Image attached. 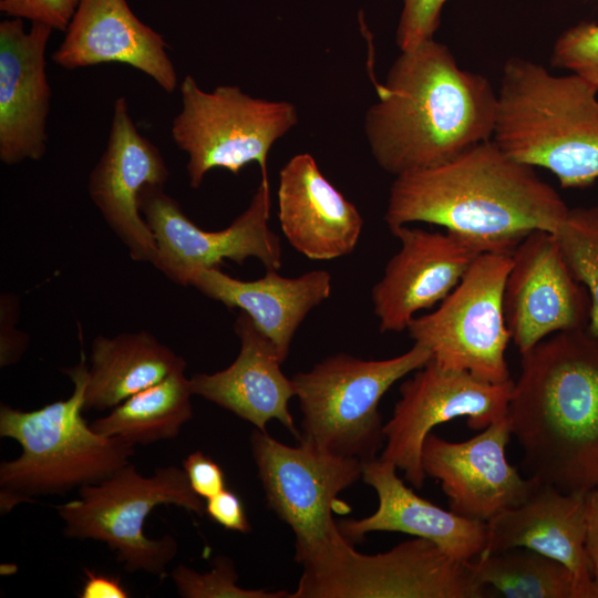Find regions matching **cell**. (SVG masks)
<instances>
[{
	"mask_svg": "<svg viewBox=\"0 0 598 598\" xmlns=\"http://www.w3.org/2000/svg\"><path fill=\"white\" fill-rule=\"evenodd\" d=\"M169 171L159 150L136 128L123 96L115 100L107 143L89 177V194L132 259L154 264L157 246L138 205L142 189L164 186Z\"/></svg>",
	"mask_w": 598,
	"mask_h": 598,
	"instance_id": "2e32d148",
	"label": "cell"
},
{
	"mask_svg": "<svg viewBox=\"0 0 598 598\" xmlns=\"http://www.w3.org/2000/svg\"><path fill=\"white\" fill-rule=\"evenodd\" d=\"M586 550L594 585L598 590V484L587 493Z\"/></svg>",
	"mask_w": 598,
	"mask_h": 598,
	"instance_id": "8d00e7d4",
	"label": "cell"
},
{
	"mask_svg": "<svg viewBox=\"0 0 598 598\" xmlns=\"http://www.w3.org/2000/svg\"><path fill=\"white\" fill-rule=\"evenodd\" d=\"M391 233L401 247L372 289L373 311L381 332L406 330L420 310L432 308L451 293L481 255L448 231L404 225Z\"/></svg>",
	"mask_w": 598,
	"mask_h": 598,
	"instance_id": "e0dca14e",
	"label": "cell"
},
{
	"mask_svg": "<svg viewBox=\"0 0 598 598\" xmlns=\"http://www.w3.org/2000/svg\"><path fill=\"white\" fill-rule=\"evenodd\" d=\"M18 312V299L10 293L1 296V368L17 363L28 347V337L14 327Z\"/></svg>",
	"mask_w": 598,
	"mask_h": 598,
	"instance_id": "836d02e7",
	"label": "cell"
},
{
	"mask_svg": "<svg viewBox=\"0 0 598 598\" xmlns=\"http://www.w3.org/2000/svg\"><path fill=\"white\" fill-rule=\"evenodd\" d=\"M49 25L22 19L0 23V159L39 161L47 150L51 86L45 70Z\"/></svg>",
	"mask_w": 598,
	"mask_h": 598,
	"instance_id": "ac0fdd59",
	"label": "cell"
},
{
	"mask_svg": "<svg viewBox=\"0 0 598 598\" xmlns=\"http://www.w3.org/2000/svg\"><path fill=\"white\" fill-rule=\"evenodd\" d=\"M80 0H0V10L17 19H29L65 31Z\"/></svg>",
	"mask_w": 598,
	"mask_h": 598,
	"instance_id": "1f68e13d",
	"label": "cell"
},
{
	"mask_svg": "<svg viewBox=\"0 0 598 598\" xmlns=\"http://www.w3.org/2000/svg\"><path fill=\"white\" fill-rule=\"evenodd\" d=\"M159 505H175L200 516L205 513V504L183 468L169 465L143 476L131 463L97 484L80 487L79 497L59 505L56 512L66 537L102 542L126 571L163 579L178 544L168 534L154 539L144 533L147 516Z\"/></svg>",
	"mask_w": 598,
	"mask_h": 598,
	"instance_id": "52a82bcc",
	"label": "cell"
},
{
	"mask_svg": "<svg viewBox=\"0 0 598 598\" xmlns=\"http://www.w3.org/2000/svg\"><path fill=\"white\" fill-rule=\"evenodd\" d=\"M250 445L267 505L293 532L296 561L317 564L349 540L333 513L349 511L338 495L362 477V461L289 446L259 429Z\"/></svg>",
	"mask_w": 598,
	"mask_h": 598,
	"instance_id": "9c48e42d",
	"label": "cell"
},
{
	"mask_svg": "<svg viewBox=\"0 0 598 598\" xmlns=\"http://www.w3.org/2000/svg\"><path fill=\"white\" fill-rule=\"evenodd\" d=\"M205 513L225 529L243 534L251 529L240 497L227 488L206 499Z\"/></svg>",
	"mask_w": 598,
	"mask_h": 598,
	"instance_id": "e575fe53",
	"label": "cell"
},
{
	"mask_svg": "<svg viewBox=\"0 0 598 598\" xmlns=\"http://www.w3.org/2000/svg\"><path fill=\"white\" fill-rule=\"evenodd\" d=\"M89 367L65 369L73 382L68 400L21 411L1 403L0 436L21 446V454L0 464V512L10 513L35 497L64 494L97 484L130 463L135 446L118 436H104L84 420Z\"/></svg>",
	"mask_w": 598,
	"mask_h": 598,
	"instance_id": "5b68a950",
	"label": "cell"
},
{
	"mask_svg": "<svg viewBox=\"0 0 598 598\" xmlns=\"http://www.w3.org/2000/svg\"><path fill=\"white\" fill-rule=\"evenodd\" d=\"M553 234L569 270L589 295L587 330L598 338V206L569 208Z\"/></svg>",
	"mask_w": 598,
	"mask_h": 598,
	"instance_id": "83f0119b",
	"label": "cell"
},
{
	"mask_svg": "<svg viewBox=\"0 0 598 598\" xmlns=\"http://www.w3.org/2000/svg\"><path fill=\"white\" fill-rule=\"evenodd\" d=\"M66 70L102 63L127 64L152 78L165 92L178 84L163 37L144 24L126 0H80L65 37L51 55Z\"/></svg>",
	"mask_w": 598,
	"mask_h": 598,
	"instance_id": "d6986e66",
	"label": "cell"
},
{
	"mask_svg": "<svg viewBox=\"0 0 598 598\" xmlns=\"http://www.w3.org/2000/svg\"><path fill=\"white\" fill-rule=\"evenodd\" d=\"M514 381L492 383L466 371L444 369L432 359L401 383L400 399L384 424L380 457L403 471L421 488L427 477L421 463L422 447L432 429L466 417L473 430H483L507 416Z\"/></svg>",
	"mask_w": 598,
	"mask_h": 598,
	"instance_id": "4fadbf2b",
	"label": "cell"
},
{
	"mask_svg": "<svg viewBox=\"0 0 598 598\" xmlns=\"http://www.w3.org/2000/svg\"><path fill=\"white\" fill-rule=\"evenodd\" d=\"M192 489L202 499H208L226 489L225 474L221 467L202 451L190 453L183 461Z\"/></svg>",
	"mask_w": 598,
	"mask_h": 598,
	"instance_id": "d6a6232c",
	"label": "cell"
},
{
	"mask_svg": "<svg viewBox=\"0 0 598 598\" xmlns=\"http://www.w3.org/2000/svg\"><path fill=\"white\" fill-rule=\"evenodd\" d=\"M551 64L598 90V24L580 22L564 31L553 47Z\"/></svg>",
	"mask_w": 598,
	"mask_h": 598,
	"instance_id": "f546056e",
	"label": "cell"
},
{
	"mask_svg": "<svg viewBox=\"0 0 598 598\" xmlns=\"http://www.w3.org/2000/svg\"><path fill=\"white\" fill-rule=\"evenodd\" d=\"M586 496L540 483L524 503L487 520V542L482 554L514 547L535 550L565 565L584 598H598L586 550Z\"/></svg>",
	"mask_w": 598,
	"mask_h": 598,
	"instance_id": "7402d4cb",
	"label": "cell"
},
{
	"mask_svg": "<svg viewBox=\"0 0 598 598\" xmlns=\"http://www.w3.org/2000/svg\"><path fill=\"white\" fill-rule=\"evenodd\" d=\"M179 367L161 382L146 388L91 423L104 436H118L132 445H147L178 435L193 417L192 389Z\"/></svg>",
	"mask_w": 598,
	"mask_h": 598,
	"instance_id": "484cf974",
	"label": "cell"
},
{
	"mask_svg": "<svg viewBox=\"0 0 598 598\" xmlns=\"http://www.w3.org/2000/svg\"><path fill=\"white\" fill-rule=\"evenodd\" d=\"M234 329L240 340L237 358L224 370L194 374L189 379L193 394L262 431L269 421L277 420L299 440L300 431L289 411V401L296 396L295 384L282 372L275 346L244 311Z\"/></svg>",
	"mask_w": 598,
	"mask_h": 598,
	"instance_id": "603a6c76",
	"label": "cell"
},
{
	"mask_svg": "<svg viewBox=\"0 0 598 598\" xmlns=\"http://www.w3.org/2000/svg\"><path fill=\"white\" fill-rule=\"evenodd\" d=\"M182 109L172 122V138L187 154L189 185L224 168L234 175L257 163L267 175L272 145L297 125L296 106L287 101L254 97L236 85L203 90L192 75L179 85Z\"/></svg>",
	"mask_w": 598,
	"mask_h": 598,
	"instance_id": "ba28073f",
	"label": "cell"
},
{
	"mask_svg": "<svg viewBox=\"0 0 598 598\" xmlns=\"http://www.w3.org/2000/svg\"><path fill=\"white\" fill-rule=\"evenodd\" d=\"M447 0H403L395 42L400 51L434 39Z\"/></svg>",
	"mask_w": 598,
	"mask_h": 598,
	"instance_id": "4dcf8cb0",
	"label": "cell"
},
{
	"mask_svg": "<svg viewBox=\"0 0 598 598\" xmlns=\"http://www.w3.org/2000/svg\"><path fill=\"white\" fill-rule=\"evenodd\" d=\"M511 436L507 416L464 442H450L432 432L426 436L423 471L440 481L452 512L487 522L535 492L540 483L522 476L506 457Z\"/></svg>",
	"mask_w": 598,
	"mask_h": 598,
	"instance_id": "9a60e30c",
	"label": "cell"
},
{
	"mask_svg": "<svg viewBox=\"0 0 598 598\" xmlns=\"http://www.w3.org/2000/svg\"><path fill=\"white\" fill-rule=\"evenodd\" d=\"M186 361L147 331L97 336L91 343L84 411L113 409Z\"/></svg>",
	"mask_w": 598,
	"mask_h": 598,
	"instance_id": "d4e9b609",
	"label": "cell"
},
{
	"mask_svg": "<svg viewBox=\"0 0 598 598\" xmlns=\"http://www.w3.org/2000/svg\"><path fill=\"white\" fill-rule=\"evenodd\" d=\"M277 271L267 269L259 279L240 280L212 267L199 271L190 286L227 308L248 315L283 362L296 331L308 313L330 297L332 285L330 274L323 269L295 278Z\"/></svg>",
	"mask_w": 598,
	"mask_h": 598,
	"instance_id": "cb8c5ba5",
	"label": "cell"
},
{
	"mask_svg": "<svg viewBox=\"0 0 598 598\" xmlns=\"http://www.w3.org/2000/svg\"><path fill=\"white\" fill-rule=\"evenodd\" d=\"M398 467L380 456L363 462L362 481L377 493V511L338 526L352 544L371 532H398L427 539L461 561H472L485 549L487 522L461 516L419 496L396 474Z\"/></svg>",
	"mask_w": 598,
	"mask_h": 598,
	"instance_id": "44dd1931",
	"label": "cell"
},
{
	"mask_svg": "<svg viewBox=\"0 0 598 598\" xmlns=\"http://www.w3.org/2000/svg\"><path fill=\"white\" fill-rule=\"evenodd\" d=\"M138 205L157 246L153 266L175 283L190 286L199 271L218 267L225 259L243 265L254 257L266 269L282 267L280 238L268 225L271 200L267 175H261L249 206L220 230L195 225L164 186L144 187Z\"/></svg>",
	"mask_w": 598,
	"mask_h": 598,
	"instance_id": "7c38bea8",
	"label": "cell"
},
{
	"mask_svg": "<svg viewBox=\"0 0 598 598\" xmlns=\"http://www.w3.org/2000/svg\"><path fill=\"white\" fill-rule=\"evenodd\" d=\"M511 256L503 307L519 353L554 333L587 328L589 295L569 270L553 233L533 231Z\"/></svg>",
	"mask_w": 598,
	"mask_h": 598,
	"instance_id": "5bb4252c",
	"label": "cell"
},
{
	"mask_svg": "<svg viewBox=\"0 0 598 598\" xmlns=\"http://www.w3.org/2000/svg\"><path fill=\"white\" fill-rule=\"evenodd\" d=\"M476 581L508 598H584L574 574L535 550L514 547L472 560Z\"/></svg>",
	"mask_w": 598,
	"mask_h": 598,
	"instance_id": "4316f807",
	"label": "cell"
},
{
	"mask_svg": "<svg viewBox=\"0 0 598 598\" xmlns=\"http://www.w3.org/2000/svg\"><path fill=\"white\" fill-rule=\"evenodd\" d=\"M344 543L323 560L303 566L290 598H480L485 588L472 561L452 558L415 537L375 555Z\"/></svg>",
	"mask_w": 598,
	"mask_h": 598,
	"instance_id": "30bf717a",
	"label": "cell"
},
{
	"mask_svg": "<svg viewBox=\"0 0 598 598\" xmlns=\"http://www.w3.org/2000/svg\"><path fill=\"white\" fill-rule=\"evenodd\" d=\"M569 207L535 167L492 138L443 164L395 176L384 220L445 228L480 254L512 255L535 230L554 233Z\"/></svg>",
	"mask_w": 598,
	"mask_h": 598,
	"instance_id": "6da1fadb",
	"label": "cell"
},
{
	"mask_svg": "<svg viewBox=\"0 0 598 598\" xmlns=\"http://www.w3.org/2000/svg\"><path fill=\"white\" fill-rule=\"evenodd\" d=\"M432 359L414 343L384 360H363L337 353L291 379L302 412L299 442L362 462L373 460L384 444L379 403L400 379Z\"/></svg>",
	"mask_w": 598,
	"mask_h": 598,
	"instance_id": "8992f818",
	"label": "cell"
},
{
	"mask_svg": "<svg viewBox=\"0 0 598 598\" xmlns=\"http://www.w3.org/2000/svg\"><path fill=\"white\" fill-rule=\"evenodd\" d=\"M511 264V255H478L435 310L412 319L410 338L427 348L444 369L492 383L512 380L506 360L511 333L503 307Z\"/></svg>",
	"mask_w": 598,
	"mask_h": 598,
	"instance_id": "8fae6325",
	"label": "cell"
},
{
	"mask_svg": "<svg viewBox=\"0 0 598 598\" xmlns=\"http://www.w3.org/2000/svg\"><path fill=\"white\" fill-rule=\"evenodd\" d=\"M364 116L377 164L398 176L448 162L493 137L497 93L443 43L400 51Z\"/></svg>",
	"mask_w": 598,
	"mask_h": 598,
	"instance_id": "7a4b0ae2",
	"label": "cell"
},
{
	"mask_svg": "<svg viewBox=\"0 0 598 598\" xmlns=\"http://www.w3.org/2000/svg\"><path fill=\"white\" fill-rule=\"evenodd\" d=\"M278 220L293 249L312 260L351 254L363 219L320 171L309 153L291 157L279 172Z\"/></svg>",
	"mask_w": 598,
	"mask_h": 598,
	"instance_id": "ffe728a7",
	"label": "cell"
},
{
	"mask_svg": "<svg viewBox=\"0 0 598 598\" xmlns=\"http://www.w3.org/2000/svg\"><path fill=\"white\" fill-rule=\"evenodd\" d=\"M171 577L183 598H290V592L286 590L240 587L234 561L224 556L214 559L209 571L197 573L185 565H178Z\"/></svg>",
	"mask_w": 598,
	"mask_h": 598,
	"instance_id": "f1b7e54d",
	"label": "cell"
},
{
	"mask_svg": "<svg viewBox=\"0 0 598 598\" xmlns=\"http://www.w3.org/2000/svg\"><path fill=\"white\" fill-rule=\"evenodd\" d=\"M598 90L580 76L509 58L492 140L511 157L551 172L564 188L598 179Z\"/></svg>",
	"mask_w": 598,
	"mask_h": 598,
	"instance_id": "277c9868",
	"label": "cell"
},
{
	"mask_svg": "<svg viewBox=\"0 0 598 598\" xmlns=\"http://www.w3.org/2000/svg\"><path fill=\"white\" fill-rule=\"evenodd\" d=\"M507 419L526 477L565 493L598 484V338L554 333L520 353Z\"/></svg>",
	"mask_w": 598,
	"mask_h": 598,
	"instance_id": "3957f363",
	"label": "cell"
},
{
	"mask_svg": "<svg viewBox=\"0 0 598 598\" xmlns=\"http://www.w3.org/2000/svg\"><path fill=\"white\" fill-rule=\"evenodd\" d=\"M85 578L79 594L81 598H127L130 592L121 578L92 569H84Z\"/></svg>",
	"mask_w": 598,
	"mask_h": 598,
	"instance_id": "d590c367",
	"label": "cell"
}]
</instances>
